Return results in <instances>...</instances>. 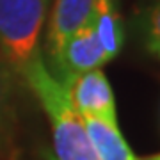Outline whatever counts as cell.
<instances>
[{
	"instance_id": "52a82bcc",
	"label": "cell",
	"mask_w": 160,
	"mask_h": 160,
	"mask_svg": "<svg viewBox=\"0 0 160 160\" xmlns=\"http://www.w3.org/2000/svg\"><path fill=\"white\" fill-rule=\"evenodd\" d=\"M91 25L109 61L116 57L123 46V25L112 0H96Z\"/></svg>"
},
{
	"instance_id": "9c48e42d",
	"label": "cell",
	"mask_w": 160,
	"mask_h": 160,
	"mask_svg": "<svg viewBox=\"0 0 160 160\" xmlns=\"http://www.w3.org/2000/svg\"><path fill=\"white\" fill-rule=\"evenodd\" d=\"M146 32H148L149 45L160 43V0H157L146 16Z\"/></svg>"
},
{
	"instance_id": "3957f363",
	"label": "cell",
	"mask_w": 160,
	"mask_h": 160,
	"mask_svg": "<svg viewBox=\"0 0 160 160\" xmlns=\"http://www.w3.org/2000/svg\"><path fill=\"white\" fill-rule=\"evenodd\" d=\"M107 61L109 57L89 22L64 43L57 61L53 62L55 73L52 75L55 77L57 82L62 84V87L68 89L69 84L78 75L91 71V69H98Z\"/></svg>"
},
{
	"instance_id": "30bf717a",
	"label": "cell",
	"mask_w": 160,
	"mask_h": 160,
	"mask_svg": "<svg viewBox=\"0 0 160 160\" xmlns=\"http://www.w3.org/2000/svg\"><path fill=\"white\" fill-rule=\"evenodd\" d=\"M149 48H151L153 52H157V53L160 55V43H153V45H149Z\"/></svg>"
},
{
	"instance_id": "5b68a950",
	"label": "cell",
	"mask_w": 160,
	"mask_h": 160,
	"mask_svg": "<svg viewBox=\"0 0 160 160\" xmlns=\"http://www.w3.org/2000/svg\"><path fill=\"white\" fill-rule=\"evenodd\" d=\"M96 0H57L52 11L46 48L52 62H55L64 43L91 22Z\"/></svg>"
},
{
	"instance_id": "7c38bea8",
	"label": "cell",
	"mask_w": 160,
	"mask_h": 160,
	"mask_svg": "<svg viewBox=\"0 0 160 160\" xmlns=\"http://www.w3.org/2000/svg\"><path fill=\"white\" fill-rule=\"evenodd\" d=\"M46 160H55V158H53L52 155H46Z\"/></svg>"
},
{
	"instance_id": "8fae6325",
	"label": "cell",
	"mask_w": 160,
	"mask_h": 160,
	"mask_svg": "<svg viewBox=\"0 0 160 160\" xmlns=\"http://www.w3.org/2000/svg\"><path fill=\"white\" fill-rule=\"evenodd\" d=\"M148 160H160V155H157V157H151V158H148Z\"/></svg>"
},
{
	"instance_id": "8992f818",
	"label": "cell",
	"mask_w": 160,
	"mask_h": 160,
	"mask_svg": "<svg viewBox=\"0 0 160 160\" xmlns=\"http://www.w3.org/2000/svg\"><path fill=\"white\" fill-rule=\"evenodd\" d=\"M84 125L100 160H137L125 142L118 123L102 118H84Z\"/></svg>"
},
{
	"instance_id": "6da1fadb",
	"label": "cell",
	"mask_w": 160,
	"mask_h": 160,
	"mask_svg": "<svg viewBox=\"0 0 160 160\" xmlns=\"http://www.w3.org/2000/svg\"><path fill=\"white\" fill-rule=\"evenodd\" d=\"M23 82L34 91L48 114L57 160H100L87 135L84 118L75 109L68 89L55 80L43 57L30 66Z\"/></svg>"
},
{
	"instance_id": "277c9868",
	"label": "cell",
	"mask_w": 160,
	"mask_h": 160,
	"mask_svg": "<svg viewBox=\"0 0 160 160\" xmlns=\"http://www.w3.org/2000/svg\"><path fill=\"white\" fill-rule=\"evenodd\" d=\"M69 98L82 118H102L116 123V102L103 71L91 69L78 75L68 87Z\"/></svg>"
},
{
	"instance_id": "ba28073f",
	"label": "cell",
	"mask_w": 160,
	"mask_h": 160,
	"mask_svg": "<svg viewBox=\"0 0 160 160\" xmlns=\"http://www.w3.org/2000/svg\"><path fill=\"white\" fill-rule=\"evenodd\" d=\"M16 116L12 109L6 73L0 68V160H16Z\"/></svg>"
},
{
	"instance_id": "7a4b0ae2",
	"label": "cell",
	"mask_w": 160,
	"mask_h": 160,
	"mask_svg": "<svg viewBox=\"0 0 160 160\" xmlns=\"http://www.w3.org/2000/svg\"><path fill=\"white\" fill-rule=\"evenodd\" d=\"M48 0H0V68L6 75L25 77L43 57L41 30Z\"/></svg>"
}]
</instances>
